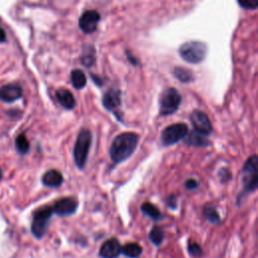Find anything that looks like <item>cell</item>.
<instances>
[{
    "mask_svg": "<svg viewBox=\"0 0 258 258\" xmlns=\"http://www.w3.org/2000/svg\"><path fill=\"white\" fill-rule=\"evenodd\" d=\"M138 136L134 132H124L117 135L110 146V157L115 163H121L128 159L136 149Z\"/></svg>",
    "mask_w": 258,
    "mask_h": 258,
    "instance_id": "6da1fadb",
    "label": "cell"
},
{
    "mask_svg": "<svg viewBox=\"0 0 258 258\" xmlns=\"http://www.w3.org/2000/svg\"><path fill=\"white\" fill-rule=\"evenodd\" d=\"M241 177L243 183V194L238 197V200L244 194L253 192L258 185V157L257 155L250 156L244 163L241 170Z\"/></svg>",
    "mask_w": 258,
    "mask_h": 258,
    "instance_id": "7a4b0ae2",
    "label": "cell"
},
{
    "mask_svg": "<svg viewBox=\"0 0 258 258\" xmlns=\"http://www.w3.org/2000/svg\"><path fill=\"white\" fill-rule=\"evenodd\" d=\"M92 144V133L89 129L83 128L78 134L74 147V160L78 168L83 169L88 160V154Z\"/></svg>",
    "mask_w": 258,
    "mask_h": 258,
    "instance_id": "3957f363",
    "label": "cell"
},
{
    "mask_svg": "<svg viewBox=\"0 0 258 258\" xmlns=\"http://www.w3.org/2000/svg\"><path fill=\"white\" fill-rule=\"evenodd\" d=\"M179 54L181 58L189 63L202 62L208 52V46L202 41H187L180 45Z\"/></svg>",
    "mask_w": 258,
    "mask_h": 258,
    "instance_id": "277c9868",
    "label": "cell"
},
{
    "mask_svg": "<svg viewBox=\"0 0 258 258\" xmlns=\"http://www.w3.org/2000/svg\"><path fill=\"white\" fill-rule=\"evenodd\" d=\"M181 103V96L174 88H168L162 92L159 99V115L167 116L177 111Z\"/></svg>",
    "mask_w": 258,
    "mask_h": 258,
    "instance_id": "5b68a950",
    "label": "cell"
},
{
    "mask_svg": "<svg viewBox=\"0 0 258 258\" xmlns=\"http://www.w3.org/2000/svg\"><path fill=\"white\" fill-rule=\"evenodd\" d=\"M52 214H53L52 208L48 206L39 208L33 213L32 223H31V232L35 238L40 239L46 233L49 220Z\"/></svg>",
    "mask_w": 258,
    "mask_h": 258,
    "instance_id": "8992f818",
    "label": "cell"
},
{
    "mask_svg": "<svg viewBox=\"0 0 258 258\" xmlns=\"http://www.w3.org/2000/svg\"><path fill=\"white\" fill-rule=\"evenodd\" d=\"M188 133V127L184 123H174L165 127L160 134V142L163 146L173 145L182 140Z\"/></svg>",
    "mask_w": 258,
    "mask_h": 258,
    "instance_id": "52a82bcc",
    "label": "cell"
},
{
    "mask_svg": "<svg viewBox=\"0 0 258 258\" xmlns=\"http://www.w3.org/2000/svg\"><path fill=\"white\" fill-rule=\"evenodd\" d=\"M189 119L195 131L203 135H209L213 131L212 123L206 113L200 110H195L191 112Z\"/></svg>",
    "mask_w": 258,
    "mask_h": 258,
    "instance_id": "ba28073f",
    "label": "cell"
},
{
    "mask_svg": "<svg viewBox=\"0 0 258 258\" xmlns=\"http://www.w3.org/2000/svg\"><path fill=\"white\" fill-rule=\"evenodd\" d=\"M78 207H79V203L75 198L67 197V198H61L57 200L52 207V211L56 215L63 217V216H70L75 214L76 211L78 210Z\"/></svg>",
    "mask_w": 258,
    "mask_h": 258,
    "instance_id": "9c48e42d",
    "label": "cell"
},
{
    "mask_svg": "<svg viewBox=\"0 0 258 258\" xmlns=\"http://www.w3.org/2000/svg\"><path fill=\"white\" fill-rule=\"evenodd\" d=\"M100 21V14L96 10L84 12L79 19V26L85 33H92L96 30Z\"/></svg>",
    "mask_w": 258,
    "mask_h": 258,
    "instance_id": "30bf717a",
    "label": "cell"
},
{
    "mask_svg": "<svg viewBox=\"0 0 258 258\" xmlns=\"http://www.w3.org/2000/svg\"><path fill=\"white\" fill-rule=\"evenodd\" d=\"M122 246L116 238H110L106 240L100 250L99 255L101 258H117L120 256Z\"/></svg>",
    "mask_w": 258,
    "mask_h": 258,
    "instance_id": "8fae6325",
    "label": "cell"
},
{
    "mask_svg": "<svg viewBox=\"0 0 258 258\" xmlns=\"http://www.w3.org/2000/svg\"><path fill=\"white\" fill-rule=\"evenodd\" d=\"M103 106L108 111H115L121 105V92L117 89H109L103 96Z\"/></svg>",
    "mask_w": 258,
    "mask_h": 258,
    "instance_id": "7c38bea8",
    "label": "cell"
},
{
    "mask_svg": "<svg viewBox=\"0 0 258 258\" xmlns=\"http://www.w3.org/2000/svg\"><path fill=\"white\" fill-rule=\"evenodd\" d=\"M22 96V89L16 84H8L0 88V100L11 103Z\"/></svg>",
    "mask_w": 258,
    "mask_h": 258,
    "instance_id": "4fadbf2b",
    "label": "cell"
},
{
    "mask_svg": "<svg viewBox=\"0 0 258 258\" xmlns=\"http://www.w3.org/2000/svg\"><path fill=\"white\" fill-rule=\"evenodd\" d=\"M41 181L45 186L58 187L63 182V176L59 170L49 169L42 175Z\"/></svg>",
    "mask_w": 258,
    "mask_h": 258,
    "instance_id": "5bb4252c",
    "label": "cell"
},
{
    "mask_svg": "<svg viewBox=\"0 0 258 258\" xmlns=\"http://www.w3.org/2000/svg\"><path fill=\"white\" fill-rule=\"evenodd\" d=\"M55 97L58 103L67 110H73L76 107V99L68 89L60 88L55 92Z\"/></svg>",
    "mask_w": 258,
    "mask_h": 258,
    "instance_id": "9a60e30c",
    "label": "cell"
},
{
    "mask_svg": "<svg viewBox=\"0 0 258 258\" xmlns=\"http://www.w3.org/2000/svg\"><path fill=\"white\" fill-rule=\"evenodd\" d=\"M205 136L206 135H203L194 130L192 132L187 133L183 139H184V143L187 145L195 146V147H206L210 145V141Z\"/></svg>",
    "mask_w": 258,
    "mask_h": 258,
    "instance_id": "2e32d148",
    "label": "cell"
},
{
    "mask_svg": "<svg viewBox=\"0 0 258 258\" xmlns=\"http://www.w3.org/2000/svg\"><path fill=\"white\" fill-rule=\"evenodd\" d=\"M141 212L154 222H158L162 219V214L159 209L149 202H145L141 205Z\"/></svg>",
    "mask_w": 258,
    "mask_h": 258,
    "instance_id": "e0dca14e",
    "label": "cell"
},
{
    "mask_svg": "<svg viewBox=\"0 0 258 258\" xmlns=\"http://www.w3.org/2000/svg\"><path fill=\"white\" fill-rule=\"evenodd\" d=\"M71 82L75 89L80 90L86 86L87 78H86L84 72L76 69V70L72 71V73H71Z\"/></svg>",
    "mask_w": 258,
    "mask_h": 258,
    "instance_id": "ac0fdd59",
    "label": "cell"
},
{
    "mask_svg": "<svg viewBox=\"0 0 258 258\" xmlns=\"http://www.w3.org/2000/svg\"><path fill=\"white\" fill-rule=\"evenodd\" d=\"M121 253L128 258H138L142 253V247L137 243H127L122 247Z\"/></svg>",
    "mask_w": 258,
    "mask_h": 258,
    "instance_id": "d6986e66",
    "label": "cell"
},
{
    "mask_svg": "<svg viewBox=\"0 0 258 258\" xmlns=\"http://www.w3.org/2000/svg\"><path fill=\"white\" fill-rule=\"evenodd\" d=\"M173 75L181 83H190L194 80V75H192L191 71H189L185 68H181V67L174 68Z\"/></svg>",
    "mask_w": 258,
    "mask_h": 258,
    "instance_id": "ffe728a7",
    "label": "cell"
},
{
    "mask_svg": "<svg viewBox=\"0 0 258 258\" xmlns=\"http://www.w3.org/2000/svg\"><path fill=\"white\" fill-rule=\"evenodd\" d=\"M148 238L152 244H154L155 246H159L164 239V233L162 228L159 226H153L148 234Z\"/></svg>",
    "mask_w": 258,
    "mask_h": 258,
    "instance_id": "44dd1931",
    "label": "cell"
},
{
    "mask_svg": "<svg viewBox=\"0 0 258 258\" xmlns=\"http://www.w3.org/2000/svg\"><path fill=\"white\" fill-rule=\"evenodd\" d=\"M204 215L206 217V219L212 223V224H220L221 223V218H220V215L217 211V209L212 206V205H207L205 208H204Z\"/></svg>",
    "mask_w": 258,
    "mask_h": 258,
    "instance_id": "7402d4cb",
    "label": "cell"
},
{
    "mask_svg": "<svg viewBox=\"0 0 258 258\" xmlns=\"http://www.w3.org/2000/svg\"><path fill=\"white\" fill-rule=\"evenodd\" d=\"M15 146L19 153L25 154L29 150V142L25 136V134H19L15 140Z\"/></svg>",
    "mask_w": 258,
    "mask_h": 258,
    "instance_id": "603a6c76",
    "label": "cell"
},
{
    "mask_svg": "<svg viewBox=\"0 0 258 258\" xmlns=\"http://www.w3.org/2000/svg\"><path fill=\"white\" fill-rule=\"evenodd\" d=\"M187 251L194 257H200L203 254V249L200 246V244H198L197 242L189 243L187 246Z\"/></svg>",
    "mask_w": 258,
    "mask_h": 258,
    "instance_id": "cb8c5ba5",
    "label": "cell"
},
{
    "mask_svg": "<svg viewBox=\"0 0 258 258\" xmlns=\"http://www.w3.org/2000/svg\"><path fill=\"white\" fill-rule=\"evenodd\" d=\"M241 7L249 10H255L258 6V0H238Z\"/></svg>",
    "mask_w": 258,
    "mask_h": 258,
    "instance_id": "d4e9b609",
    "label": "cell"
},
{
    "mask_svg": "<svg viewBox=\"0 0 258 258\" xmlns=\"http://www.w3.org/2000/svg\"><path fill=\"white\" fill-rule=\"evenodd\" d=\"M218 175H219V177H220V179H221L222 182L228 181V180L231 178V172H230L227 168H225V167L221 168V169L218 171Z\"/></svg>",
    "mask_w": 258,
    "mask_h": 258,
    "instance_id": "484cf974",
    "label": "cell"
},
{
    "mask_svg": "<svg viewBox=\"0 0 258 258\" xmlns=\"http://www.w3.org/2000/svg\"><path fill=\"white\" fill-rule=\"evenodd\" d=\"M82 62L84 63V66L86 67H91L94 62H95V56H94V52L91 54L90 52L87 54H84L82 57Z\"/></svg>",
    "mask_w": 258,
    "mask_h": 258,
    "instance_id": "4316f807",
    "label": "cell"
},
{
    "mask_svg": "<svg viewBox=\"0 0 258 258\" xmlns=\"http://www.w3.org/2000/svg\"><path fill=\"white\" fill-rule=\"evenodd\" d=\"M199 185H200L199 181H198L197 179H195V178H188V179H186V180L184 181V186H185L187 189H189V190H195V189H197V188L199 187Z\"/></svg>",
    "mask_w": 258,
    "mask_h": 258,
    "instance_id": "83f0119b",
    "label": "cell"
},
{
    "mask_svg": "<svg viewBox=\"0 0 258 258\" xmlns=\"http://www.w3.org/2000/svg\"><path fill=\"white\" fill-rule=\"evenodd\" d=\"M166 205L169 209L175 210L177 208V199H176V197L174 195L169 196L166 200Z\"/></svg>",
    "mask_w": 258,
    "mask_h": 258,
    "instance_id": "f1b7e54d",
    "label": "cell"
},
{
    "mask_svg": "<svg viewBox=\"0 0 258 258\" xmlns=\"http://www.w3.org/2000/svg\"><path fill=\"white\" fill-rule=\"evenodd\" d=\"M5 39H6V33H5L4 29L2 27H0V42L5 41Z\"/></svg>",
    "mask_w": 258,
    "mask_h": 258,
    "instance_id": "f546056e",
    "label": "cell"
},
{
    "mask_svg": "<svg viewBox=\"0 0 258 258\" xmlns=\"http://www.w3.org/2000/svg\"><path fill=\"white\" fill-rule=\"evenodd\" d=\"M1 178H2V170L0 168V180H1Z\"/></svg>",
    "mask_w": 258,
    "mask_h": 258,
    "instance_id": "4dcf8cb0",
    "label": "cell"
}]
</instances>
